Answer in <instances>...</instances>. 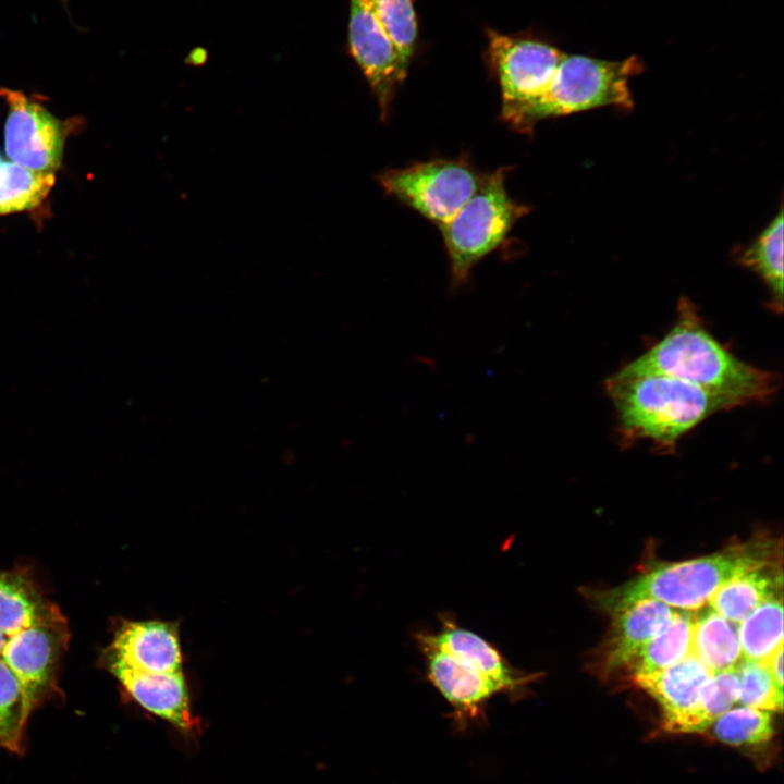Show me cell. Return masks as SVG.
I'll use <instances>...</instances> for the list:
<instances>
[{
    "label": "cell",
    "instance_id": "1",
    "mask_svg": "<svg viewBox=\"0 0 784 784\" xmlns=\"http://www.w3.org/2000/svg\"><path fill=\"white\" fill-rule=\"evenodd\" d=\"M624 367L683 380L722 399L731 408L767 401L777 384L773 373L743 362L724 347L686 297L679 299L670 331Z\"/></svg>",
    "mask_w": 784,
    "mask_h": 784
},
{
    "label": "cell",
    "instance_id": "2",
    "mask_svg": "<svg viewBox=\"0 0 784 784\" xmlns=\"http://www.w3.org/2000/svg\"><path fill=\"white\" fill-rule=\"evenodd\" d=\"M615 408L618 432L625 443L646 439L662 452L711 415L732 409L720 397L653 371L623 367L605 382Z\"/></svg>",
    "mask_w": 784,
    "mask_h": 784
},
{
    "label": "cell",
    "instance_id": "3",
    "mask_svg": "<svg viewBox=\"0 0 784 784\" xmlns=\"http://www.w3.org/2000/svg\"><path fill=\"white\" fill-rule=\"evenodd\" d=\"M767 547L745 544L724 551L662 564L598 595L600 607L612 613L642 599L660 601L682 611H697L727 580L769 563Z\"/></svg>",
    "mask_w": 784,
    "mask_h": 784
},
{
    "label": "cell",
    "instance_id": "4",
    "mask_svg": "<svg viewBox=\"0 0 784 784\" xmlns=\"http://www.w3.org/2000/svg\"><path fill=\"white\" fill-rule=\"evenodd\" d=\"M510 169L501 167L483 174L473 196L440 228L454 289L468 281L473 268L502 245L515 223L530 210L506 191Z\"/></svg>",
    "mask_w": 784,
    "mask_h": 784
},
{
    "label": "cell",
    "instance_id": "5",
    "mask_svg": "<svg viewBox=\"0 0 784 784\" xmlns=\"http://www.w3.org/2000/svg\"><path fill=\"white\" fill-rule=\"evenodd\" d=\"M642 69L636 56L610 61L564 53L548 88L528 111L523 133H531L536 123L547 118L608 106L629 110V81Z\"/></svg>",
    "mask_w": 784,
    "mask_h": 784
},
{
    "label": "cell",
    "instance_id": "6",
    "mask_svg": "<svg viewBox=\"0 0 784 784\" xmlns=\"http://www.w3.org/2000/svg\"><path fill=\"white\" fill-rule=\"evenodd\" d=\"M487 61L502 95L501 118L523 133L530 108L548 88L565 52L523 35L488 29Z\"/></svg>",
    "mask_w": 784,
    "mask_h": 784
},
{
    "label": "cell",
    "instance_id": "7",
    "mask_svg": "<svg viewBox=\"0 0 784 784\" xmlns=\"http://www.w3.org/2000/svg\"><path fill=\"white\" fill-rule=\"evenodd\" d=\"M482 176L467 158L460 157L388 169L377 180L388 195L440 229L473 196Z\"/></svg>",
    "mask_w": 784,
    "mask_h": 784
},
{
    "label": "cell",
    "instance_id": "8",
    "mask_svg": "<svg viewBox=\"0 0 784 784\" xmlns=\"http://www.w3.org/2000/svg\"><path fill=\"white\" fill-rule=\"evenodd\" d=\"M8 107L4 148L10 160L30 171L56 173L69 128L44 106L20 90L0 88Z\"/></svg>",
    "mask_w": 784,
    "mask_h": 784
},
{
    "label": "cell",
    "instance_id": "9",
    "mask_svg": "<svg viewBox=\"0 0 784 784\" xmlns=\"http://www.w3.org/2000/svg\"><path fill=\"white\" fill-rule=\"evenodd\" d=\"M348 48L378 101L381 119L385 120L409 63L393 45L371 0H350Z\"/></svg>",
    "mask_w": 784,
    "mask_h": 784
},
{
    "label": "cell",
    "instance_id": "10",
    "mask_svg": "<svg viewBox=\"0 0 784 784\" xmlns=\"http://www.w3.org/2000/svg\"><path fill=\"white\" fill-rule=\"evenodd\" d=\"M69 638L62 614L7 637L0 660L19 677L34 708L57 689V669Z\"/></svg>",
    "mask_w": 784,
    "mask_h": 784
},
{
    "label": "cell",
    "instance_id": "11",
    "mask_svg": "<svg viewBox=\"0 0 784 784\" xmlns=\"http://www.w3.org/2000/svg\"><path fill=\"white\" fill-rule=\"evenodd\" d=\"M711 674L691 653L670 667L633 678L660 706L664 731L699 733V699Z\"/></svg>",
    "mask_w": 784,
    "mask_h": 784
},
{
    "label": "cell",
    "instance_id": "12",
    "mask_svg": "<svg viewBox=\"0 0 784 784\" xmlns=\"http://www.w3.org/2000/svg\"><path fill=\"white\" fill-rule=\"evenodd\" d=\"M427 663L430 682L454 709L461 723L478 718L499 688L468 661L433 645L424 633L416 635Z\"/></svg>",
    "mask_w": 784,
    "mask_h": 784
},
{
    "label": "cell",
    "instance_id": "13",
    "mask_svg": "<svg viewBox=\"0 0 784 784\" xmlns=\"http://www.w3.org/2000/svg\"><path fill=\"white\" fill-rule=\"evenodd\" d=\"M437 647L464 659L510 697L520 698L540 673H527L511 665L501 652L478 634L463 628L453 617L443 615L437 633H424Z\"/></svg>",
    "mask_w": 784,
    "mask_h": 784
},
{
    "label": "cell",
    "instance_id": "14",
    "mask_svg": "<svg viewBox=\"0 0 784 784\" xmlns=\"http://www.w3.org/2000/svg\"><path fill=\"white\" fill-rule=\"evenodd\" d=\"M109 662L112 674L140 707L182 731H193L196 723L191 713L187 686L182 671L140 672L112 654Z\"/></svg>",
    "mask_w": 784,
    "mask_h": 784
},
{
    "label": "cell",
    "instance_id": "15",
    "mask_svg": "<svg viewBox=\"0 0 784 784\" xmlns=\"http://www.w3.org/2000/svg\"><path fill=\"white\" fill-rule=\"evenodd\" d=\"M112 656L146 673L182 671L177 627L160 621L125 622L117 630Z\"/></svg>",
    "mask_w": 784,
    "mask_h": 784
},
{
    "label": "cell",
    "instance_id": "16",
    "mask_svg": "<svg viewBox=\"0 0 784 784\" xmlns=\"http://www.w3.org/2000/svg\"><path fill=\"white\" fill-rule=\"evenodd\" d=\"M675 610L652 599H642L612 613V630L604 651V670L627 666L639 650L663 632Z\"/></svg>",
    "mask_w": 784,
    "mask_h": 784
},
{
    "label": "cell",
    "instance_id": "17",
    "mask_svg": "<svg viewBox=\"0 0 784 784\" xmlns=\"http://www.w3.org/2000/svg\"><path fill=\"white\" fill-rule=\"evenodd\" d=\"M61 614L32 578L19 569H0V632L13 636L22 629Z\"/></svg>",
    "mask_w": 784,
    "mask_h": 784
},
{
    "label": "cell",
    "instance_id": "18",
    "mask_svg": "<svg viewBox=\"0 0 784 784\" xmlns=\"http://www.w3.org/2000/svg\"><path fill=\"white\" fill-rule=\"evenodd\" d=\"M694 613L691 653L712 673L736 669L743 660L737 625L711 607Z\"/></svg>",
    "mask_w": 784,
    "mask_h": 784
},
{
    "label": "cell",
    "instance_id": "19",
    "mask_svg": "<svg viewBox=\"0 0 784 784\" xmlns=\"http://www.w3.org/2000/svg\"><path fill=\"white\" fill-rule=\"evenodd\" d=\"M776 576L767 566L743 573L724 583L710 598L708 605L738 625L757 607L775 596Z\"/></svg>",
    "mask_w": 784,
    "mask_h": 784
},
{
    "label": "cell",
    "instance_id": "20",
    "mask_svg": "<svg viewBox=\"0 0 784 784\" xmlns=\"http://www.w3.org/2000/svg\"><path fill=\"white\" fill-rule=\"evenodd\" d=\"M694 613L676 611L667 627L645 645L628 663L633 675L670 667L691 654Z\"/></svg>",
    "mask_w": 784,
    "mask_h": 784
},
{
    "label": "cell",
    "instance_id": "21",
    "mask_svg": "<svg viewBox=\"0 0 784 784\" xmlns=\"http://www.w3.org/2000/svg\"><path fill=\"white\" fill-rule=\"evenodd\" d=\"M783 210L743 252L740 262L763 280L779 311L783 306Z\"/></svg>",
    "mask_w": 784,
    "mask_h": 784
},
{
    "label": "cell",
    "instance_id": "22",
    "mask_svg": "<svg viewBox=\"0 0 784 784\" xmlns=\"http://www.w3.org/2000/svg\"><path fill=\"white\" fill-rule=\"evenodd\" d=\"M743 660L767 663L783 646V604L775 596L748 614L738 625Z\"/></svg>",
    "mask_w": 784,
    "mask_h": 784
},
{
    "label": "cell",
    "instance_id": "23",
    "mask_svg": "<svg viewBox=\"0 0 784 784\" xmlns=\"http://www.w3.org/2000/svg\"><path fill=\"white\" fill-rule=\"evenodd\" d=\"M53 185V173L30 171L0 155V216L38 208Z\"/></svg>",
    "mask_w": 784,
    "mask_h": 784
},
{
    "label": "cell",
    "instance_id": "24",
    "mask_svg": "<svg viewBox=\"0 0 784 784\" xmlns=\"http://www.w3.org/2000/svg\"><path fill=\"white\" fill-rule=\"evenodd\" d=\"M34 709L15 673L0 660V746L12 752L23 748L28 716Z\"/></svg>",
    "mask_w": 784,
    "mask_h": 784
},
{
    "label": "cell",
    "instance_id": "25",
    "mask_svg": "<svg viewBox=\"0 0 784 784\" xmlns=\"http://www.w3.org/2000/svg\"><path fill=\"white\" fill-rule=\"evenodd\" d=\"M710 728L715 739L733 747L759 746L774 734L772 712L742 705L720 715Z\"/></svg>",
    "mask_w": 784,
    "mask_h": 784
},
{
    "label": "cell",
    "instance_id": "26",
    "mask_svg": "<svg viewBox=\"0 0 784 784\" xmlns=\"http://www.w3.org/2000/svg\"><path fill=\"white\" fill-rule=\"evenodd\" d=\"M737 703L770 712H782L783 688L773 679L765 663L742 660L736 666Z\"/></svg>",
    "mask_w": 784,
    "mask_h": 784
},
{
    "label": "cell",
    "instance_id": "27",
    "mask_svg": "<svg viewBox=\"0 0 784 784\" xmlns=\"http://www.w3.org/2000/svg\"><path fill=\"white\" fill-rule=\"evenodd\" d=\"M375 12L393 45L409 63L415 52L418 23L413 0H371Z\"/></svg>",
    "mask_w": 784,
    "mask_h": 784
},
{
    "label": "cell",
    "instance_id": "28",
    "mask_svg": "<svg viewBox=\"0 0 784 784\" xmlns=\"http://www.w3.org/2000/svg\"><path fill=\"white\" fill-rule=\"evenodd\" d=\"M738 700V678L736 669L711 674L702 687L698 718L700 731H707L711 724Z\"/></svg>",
    "mask_w": 784,
    "mask_h": 784
},
{
    "label": "cell",
    "instance_id": "29",
    "mask_svg": "<svg viewBox=\"0 0 784 784\" xmlns=\"http://www.w3.org/2000/svg\"><path fill=\"white\" fill-rule=\"evenodd\" d=\"M774 682L783 688V646L765 663Z\"/></svg>",
    "mask_w": 784,
    "mask_h": 784
}]
</instances>
